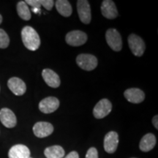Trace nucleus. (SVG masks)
<instances>
[{
  "label": "nucleus",
  "mask_w": 158,
  "mask_h": 158,
  "mask_svg": "<svg viewBox=\"0 0 158 158\" xmlns=\"http://www.w3.org/2000/svg\"><path fill=\"white\" fill-rule=\"evenodd\" d=\"M65 41L71 46H80L87 41V35L80 30L71 31L66 35Z\"/></svg>",
  "instance_id": "39448f33"
},
{
  "label": "nucleus",
  "mask_w": 158,
  "mask_h": 158,
  "mask_svg": "<svg viewBox=\"0 0 158 158\" xmlns=\"http://www.w3.org/2000/svg\"><path fill=\"white\" fill-rule=\"evenodd\" d=\"M112 110V104L108 99L100 100L93 109V115L96 118H102L107 116Z\"/></svg>",
  "instance_id": "423d86ee"
},
{
  "label": "nucleus",
  "mask_w": 158,
  "mask_h": 158,
  "mask_svg": "<svg viewBox=\"0 0 158 158\" xmlns=\"http://www.w3.org/2000/svg\"><path fill=\"white\" fill-rule=\"evenodd\" d=\"M156 137L152 133H147L141 138L140 141L139 148L142 152H147L151 151L156 145Z\"/></svg>",
  "instance_id": "f3484780"
},
{
  "label": "nucleus",
  "mask_w": 158,
  "mask_h": 158,
  "mask_svg": "<svg viewBox=\"0 0 158 158\" xmlns=\"http://www.w3.org/2000/svg\"><path fill=\"white\" fill-rule=\"evenodd\" d=\"M56 8L59 14L64 17L70 16L73 13L72 6L67 0H57L56 2Z\"/></svg>",
  "instance_id": "a211bd4d"
},
{
  "label": "nucleus",
  "mask_w": 158,
  "mask_h": 158,
  "mask_svg": "<svg viewBox=\"0 0 158 158\" xmlns=\"http://www.w3.org/2000/svg\"><path fill=\"white\" fill-rule=\"evenodd\" d=\"M21 38L24 46L29 51H35L40 48V38L34 28L26 26L21 30Z\"/></svg>",
  "instance_id": "f257e3e1"
},
{
  "label": "nucleus",
  "mask_w": 158,
  "mask_h": 158,
  "mask_svg": "<svg viewBox=\"0 0 158 158\" xmlns=\"http://www.w3.org/2000/svg\"><path fill=\"white\" fill-rule=\"evenodd\" d=\"M128 45L132 53L135 56H141L146 49V45L143 39L135 34H131L128 37Z\"/></svg>",
  "instance_id": "20e7f679"
},
{
  "label": "nucleus",
  "mask_w": 158,
  "mask_h": 158,
  "mask_svg": "<svg viewBox=\"0 0 158 158\" xmlns=\"http://www.w3.org/2000/svg\"><path fill=\"white\" fill-rule=\"evenodd\" d=\"M101 13L108 19H114L118 16V10L115 3L111 0H104L101 5Z\"/></svg>",
  "instance_id": "ddd939ff"
},
{
  "label": "nucleus",
  "mask_w": 158,
  "mask_h": 158,
  "mask_svg": "<svg viewBox=\"0 0 158 158\" xmlns=\"http://www.w3.org/2000/svg\"><path fill=\"white\" fill-rule=\"evenodd\" d=\"M2 22V15L0 14V24H1Z\"/></svg>",
  "instance_id": "a878e982"
},
{
  "label": "nucleus",
  "mask_w": 158,
  "mask_h": 158,
  "mask_svg": "<svg viewBox=\"0 0 158 158\" xmlns=\"http://www.w3.org/2000/svg\"><path fill=\"white\" fill-rule=\"evenodd\" d=\"M64 158H79V155L77 152L73 151L69 153Z\"/></svg>",
  "instance_id": "b1692460"
},
{
  "label": "nucleus",
  "mask_w": 158,
  "mask_h": 158,
  "mask_svg": "<svg viewBox=\"0 0 158 158\" xmlns=\"http://www.w3.org/2000/svg\"><path fill=\"white\" fill-rule=\"evenodd\" d=\"M59 107V100L55 97H47L39 103V109L43 114H51Z\"/></svg>",
  "instance_id": "6e6552de"
},
{
  "label": "nucleus",
  "mask_w": 158,
  "mask_h": 158,
  "mask_svg": "<svg viewBox=\"0 0 158 158\" xmlns=\"http://www.w3.org/2000/svg\"><path fill=\"white\" fill-rule=\"evenodd\" d=\"M41 6L44 7L48 10H51L54 5V1L53 0H40Z\"/></svg>",
  "instance_id": "4be33fe9"
},
{
  "label": "nucleus",
  "mask_w": 158,
  "mask_h": 158,
  "mask_svg": "<svg viewBox=\"0 0 158 158\" xmlns=\"http://www.w3.org/2000/svg\"><path fill=\"white\" fill-rule=\"evenodd\" d=\"M157 120H158V116L156 115L153 117V119H152V124L154 125V127H155L156 129H158V124H157Z\"/></svg>",
  "instance_id": "393cba45"
},
{
  "label": "nucleus",
  "mask_w": 158,
  "mask_h": 158,
  "mask_svg": "<svg viewBox=\"0 0 158 158\" xmlns=\"http://www.w3.org/2000/svg\"><path fill=\"white\" fill-rule=\"evenodd\" d=\"M133 158H134V157H133Z\"/></svg>",
  "instance_id": "cd10ccee"
},
{
  "label": "nucleus",
  "mask_w": 158,
  "mask_h": 158,
  "mask_svg": "<svg viewBox=\"0 0 158 158\" xmlns=\"http://www.w3.org/2000/svg\"><path fill=\"white\" fill-rule=\"evenodd\" d=\"M76 63L79 68L86 71L94 70L98 64L97 57L88 54H79L76 58Z\"/></svg>",
  "instance_id": "f03ea898"
},
{
  "label": "nucleus",
  "mask_w": 158,
  "mask_h": 158,
  "mask_svg": "<svg viewBox=\"0 0 158 158\" xmlns=\"http://www.w3.org/2000/svg\"><path fill=\"white\" fill-rule=\"evenodd\" d=\"M106 40L108 45L114 51H120L122 48V40L119 32L116 29H109L106 31Z\"/></svg>",
  "instance_id": "7ed1b4c3"
},
{
  "label": "nucleus",
  "mask_w": 158,
  "mask_h": 158,
  "mask_svg": "<svg viewBox=\"0 0 158 158\" xmlns=\"http://www.w3.org/2000/svg\"><path fill=\"white\" fill-rule=\"evenodd\" d=\"M124 98L130 102L135 104L141 103L145 99V94L141 89L138 88H130L124 92Z\"/></svg>",
  "instance_id": "4468645a"
},
{
  "label": "nucleus",
  "mask_w": 158,
  "mask_h": 158,
  "mask_svg": "<svg viewBox=\"0 0 158 158\" xmlns=\"http://www.w3.org/2000/svg\"><path fill=\"white\" fill-rule=\"evenodd\" d=\"M7 86L10 90L15 95L17 96L23 95L27 91V86L24 81L17 77H13L10 78L7 81Z\"/></svg>",
  "instance_id": "f8f14e48"
},
{
  "label": "nucleus",
  "mask_w": 158,
  "mask_h": 158,
  "mask_svg": "<svg viewBox=\"0 0 158 158\" xmlns=\"http://www.w3.org/2000/svg\"><path fill=\"white\" fill-rule=\"evenodd\" d=\"M0 121L7 128L14 127L17 124V118L15 114L7 108H3L0 110Z\"/></svg>",
  "instance_id": "9b49d317"
},
{
  "label": "nucleus",
  "mask_w": 158,
  "mask_h": 158,
  "mask_svg": "<svg viewBox=\"0 0 158 158\" xmlns=\"http://www.w3.org/2000/svg\"><path fill=\"white\" fill-rule=\"evenodd\" d=\"M43 78L48 86L52 88H58L60 86V78L58 74L51 69H44L42 72Z\"/></svg>",
  "instance_id": "2eb2a0df"
},
{
  "label": "nucleus",
  "mask_w": 158,
  "mask_h": 158,
  "mask_svg": "<svg viewBox=\"0 0 158 158\" xmlns=\"http://www.w3.org/2000/svg\"><path fill=\"white\" fill-rule=\"evenodd\" d=\"M54 132V126L47 122H38L33 127V133L37 138L48 137Z\"/></svg>",
  "instance_id": "1a4fd4ad"
},
{
  "label": "nucleus",
  "mask_w": 158,
  "mask_h": 158,
  "mask_svg": "<svg viewBox=\"0 0 158 158\" xmlns=\"http://www.w3.org/2000/svg\"><path fill=\"white\" fill-rule=\"evenodd\" d=\"M29 158H31V157H29Z\"/></svg>",
  "instance_id": "bb28decb"
},
{
  "label": "nucleus",
  "mask_w": 158,
  "mask_h": 158,
  "mask_svg": "<svg viewBox=\"0 0 158 158\" xmlns=\"http://www.w3.org/2000/svg\"><path fill=\"white\" fill-rule=\"evenodd\" d=\"M64 154V149L59 145L51 146L44 150V155L47 158H62Z\"/></svg>",
  "instance_id": "6ab92c4d"
},
{
  "label": "nucleus",
  "mask_w": 158,
  "mask_h": 158,
  "mask_svg": "<svg viewBox=\"0 0 158 158\" xmlns=\"http://www.w3.org/2000/svg\"><path fill=\"white\" fill-rule=\"evenodd\" d=\"M77 10L81 21L84 24H89L91 22V7L86 0H78L77 2Z\"/></svg>",
  "instance_id": "0eeeda50"
},
{
  "label": "nucleus",
  "mask_w": 158,
  "mask_h": 158,
  "mask_svg": "<svg viewBox=\"0 0 158 158\" xmlns=\"http://www.w3.org/2000/svg\"><path fill=\"white\" fill-rule=\"evenodd\" d=\"M17 12L19 17L24 21H29L31 19V12L28 5L24 1H20L17 4Z\"/></svg>",
  "instance_id": "aec40b11"
},
{
  "label": "nucleus",
  "mask_w": 158,
  "mask_h": 158,
  "mask_svg": "<svg viewBox=\"0 0 158 158\" xmlns=\"http://www.w3.org/2000/svg\"><path fill=\"white\" fill-rule=\"evenodd\" d=\"M10 38L8 35L2 29H0V48H6L9 46Z\"/></svg>",
  "instance_id": "412c9836"
},
{
  "label": "nucleus",
  "mask_w": 158,
  "mask_h": 158,
  "mask_svg": "<svg viewBox=\"0 0 158 158\" xmlns=\"http://www.w3.org/2000/svg\"><path fill=\"white\" fill-rule=\"evenodd\" d=\"M9 158H29L30 157V150L27 146L16 144L10 148L8 152Z\"/></svg>",
  "instance_id": "dca6fc26"
},
{
  "label": "nucleus",
  "mask_w": 158,
  "mask_h": 158,
  "mask_svg": "<svg viewBox=\"0 0 158 158\" xmlns=\"http://www.w3.org/2000/svg\"><path fill=\"white\" fill-rule=\"evenodd\" d=\"M118 144V135L116 132L110 131L106 134L104 138V149L106 152L112 154L116 151Z\"/></svg>",
  "instance_id": "9d476101"
},
{
  "label": "nucleus",
  "mask_w": 158,
  "mask_h": 158,
  "mask_svg": "<svg viewBox=\"0 0 158 158\" xmlns=\"http://www.w3.org/2000/svg\"><path fill=\"white\" fill-rule=\"evenodd\" d=\"M86 158H98V152L96 148H89L86 152Z\"/></svg>",
  "instance_id": "5701e85b"
}]
</instances>
